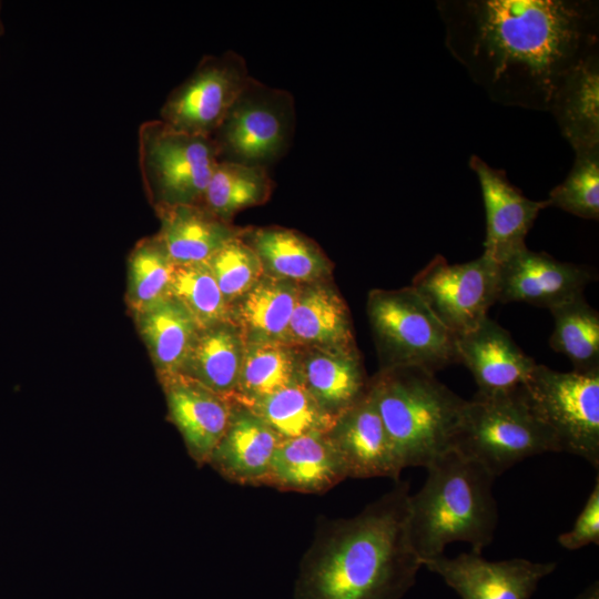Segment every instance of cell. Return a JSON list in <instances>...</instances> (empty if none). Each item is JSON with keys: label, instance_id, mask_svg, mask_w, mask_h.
Segmentation results:
<instances>
[{"label": "cell", "instance_id": "cell-1", "mask_svg": "<svg viewBox=\"0 0 599 599\" xmlns=\"http://www.w3.org/2000/svg\"><path fill=\"white\" fill-rule=\"evenodd\" d=\"M444 42L496 103L547 112L562 77L599 51L595 0H437Z\"/></svg>", "mask_w": 599, "mask_h": 599}, {"label": "cell", "instance_id": "cell-2", "mask_svg": "<svg viewBox=\"0 0 599 599\" xmlns=\"http://www.w3.org/2000/svg\"><path fill=\"white\" fill-rule=\"evenodd\" d=\"M409 484L351 518L325 519L302 557L294 599H402L423 567L407 531Z\"/></svg>", "mask_w": 599, "mask_h": 599}, {"label": "cell", "instance_id": "cell-3", "mask_svg": "<svg viewBox=\"0 0 599 599\" xmlns=\"http://www.w3.org/2000/svg\"><path fill=\"white\" fill-rule=\"evenodd\" d=\"M427 477L409 495L407 531L409 542L424 561L444 555L447 545L461 541L481 554L497 527L493 495L495 477L479 464L451 449L427 467Z\"/></svg>", "mask_w": 599, "mask_h": 599}, {"label": "cell", "instance_id": "cell-4", "mask_svg": "<svg viewBox=\"0 0 599 599\" xmlns=\"http://www.w3.org/2000/svg\"><path fill=\"white\" fill-rule=\"evenodd\" d=\"M370 389L404 468H426L454 448L466 400L435 374L419 367L383 369Z\"/></svg>", "mask_w": 599, "mask_h": 599}, {"label": "cell", "instance_id": "cell-5", "mask_svg": "<svg viewBox=\"0 0 599 599\" xmlns=\"http://www.w3.org/2000/svg\"><path fill=\"white\" fill-rule=\"evenodd\" d=\"M454 450L479 464L495 478L519 461L560 453L552 432L532 409L524 386L466 400Z\"/></svg>", "mask_w": 599, "mask_h": 599}, {"label": "cell", "instance_id": "cell-6", "mask_svg": "<svg viewBox=\"0 0 599 599\" xmlns=\"http://www.w3.org/2000/svg\"><path fill=\"white\" fill-rule=\"evenodd\" d=\"M138 143L142 182L154 209L202 204L220 162L212 138L176 130L160 119L141 124Z\"/></svg>", "mask_w": 599, "mask_h": 599}, {"label": "cell", "instance_id": "cell-7", "mask_svg": "<svg viewBox=\"0 0 599 599\" xmlns=\"http://www.w3.org/2000/svg\"><path fill=\"white\" fill-rule=\"evenodd\" d=\"M367 311L387 358L385 369L419 367L435 374L459 362L456 336L412 287L373 291Z\"/></svg>", "mask_w": 599, "mask_h": 599}, {"label": "cell", "instance_id": "cell-8", "mask_svg": "<svg viewBox=\"0 0 599 599\" xmlns=\"http://www.w3.org/2000/svg\"><path fill=\"white\" fill-rule=\"evenodd\" d=\"M295 120L291 92L250 75L212 136L220 161L267 167L291 145Z\"/></svg>", "mask_w": 599, "mask_h": 599}, {"label": "cell", "instance_id": "cell-9", "mask_svg": "<svg viewBox=\"0 0 599 599\" xmlns=\"http://www.w3.org/2000/svg\"><path fill=\"white\" fill-rule=\"evenodd\" d=\"M524 388L560 451L579 456L598 469L599 372L561 373L537 364Z\"/></svg>", "mask_w": 599, "mask_h": 599}, {"label": "cell", "instance_id": "cell-10", "mask_svg": "<svg viewBox=\"0 0 599 599\" xmlns=\"http://www.w3.org/2000/svg\"><path fill=\"white\" fill-rule=\"evenodd\" d=\"M410 287L459 336L475 329L497 302L498 264L485 254L460 264L436 255L414 277Z\"/></svg>", "mask_w": 599, "mask_h": 599}, {"label": "cell", "instance_id": "cell-11", "mask_svg": "<svg viewBox=\"0 0 599 599\" xmlns=\"http://www.w3.org/2000/svg\"><path fill=\"white\" fill-rule=\"evenodd\" d=\"M248 78L246 61L238 53L206 55L167 95L161 120L176 130L212 138Z\"/></svg>", "mask_w": 599, "mask_h": 599}, {"label": "cell", "instance_id": "cell-12", "mask_svg": "<svg viewBox=\"0 0 599 599\" xmlns=\"http://www.w3.org/2000/svg\"><path fill=\"white\" fill-rule=\"evenodd\" d=\"M555 562L524 558L488 561L481 554L441 555L423 567L437 573L460 599H530L539 582L556 569Z\"/></svg>", "mask_w": 599, "mask_h": 599}, {"label": "cell", "instance_id": "cell-13", "mask_svg": "<svg viewBox=\"0 0 599 599\" xmlns=\"http://www.w3.org/2000/svg\"><path fill=\"white\" fill-rule=\"evenodd\" d=\"M469 167L476 174L486 212V238L483 254L497 264L526 248V236L547 200L528 199L507 177L478 155H470Z\"/></svg>", "mask_w": 599, "mask_h": 599}, {"label": "cell", "instance_id": "cell-14", "mask_svg": "<svg viewBox=\"0 0 599 599\" xmlns=\"http://www.w3.org/2000/svg\"><path fill=\"white\" fill-rule=\"evenodd\" d=\"M591 281L586 267L526 247L498 264L497 302H524L550 309L583 295Z\"/></svg>", "mask_w": 599, "mask_h": 599}, {"label": "cell", "instance_id": "cell-15", "mask_svg": "<svg viewBox=\"0 0 599 599\" xmlns=\"http://www.w3.org/2000/svg\"><path fill=\"white\" fill-rule=\"evenodd\" d=\"M328 435L341 454L348 478L398 480L404 469L378 413L373 392L336 419Z\"/></svg>", "mask_w": 599, "mask_h": 599}, {"label": "cell", "instance_id": "cell-16", "mask_svg": "<svg viewBox=\"0 0 599 599\" xmlns=\"http://www.w3.org/2000/svg\"><path fill=\"white\" fill-rule=\"evenodd\" d=\"M459 362L473 374L478 394L494 395L526 384L536 363L510 334L488 316L473 331L456 336Z\"/></svg>", "mask_w": 599, "mask_h": 599}, {"label": "cell", "instance_id": "cell-17", "mask_svg": "<svg viewBox=\"0 0 599 599\" xmlns=\"http://www.w3.org/2000/svg\"><path fill=\"white\" fill-rule=\"evenodd\" d=\"M169 418L179 429L191 458L203 466L223 437L234 408L233 398L177 375L161 383Z\"/></svg>", "mask_w": 599, "mask_h": 599}, {"label": "cell", "instance_id": "cell-18", "mask_svg": "<svg viewBox=\"0 0 599 599\" xmlns=\"http://www.w3.org/2000/svg\"><path fill=\"white\" fill-rule=\"evenodd\" d=\"M348 478L328 433L281 440L264 483L283 491L321 494Z\"/></svg>", "mask_w": 599, "mask_h": 599}, {"label": "cell", "instance_id": "cell-19", "mask_svg": "<svg viewBox=\"0 0 599 599\" xmlns=\"http://www.w3.org/2000/svg\"><path fill=\"white\" fill-rule=\"evenodd\" d=\"M280 443L263 419L234 400L230 424L207 464L232 483L263 486Z\"/></svg>", "mask_w": 599, "mask_h": 599}, {"label": "cell", "instance_id": "cell-20", "mask_svg": "<svg viewBox=\"0 0 599 599\" xmlns=\"http://www.w3.org/2000/svg\"><path fill=\"white\" fill-rule=\"evenodd\" d=\"M547 112L575 154L599 151V51L562 77Z\"/></svg>", "mask_w": 599, "mask_h": 599}, {"label": "cell", "instance_id": "cell-21", "mask_svg": "<svg viewBox=\"0 0 599 599\" xmlns=\"http://www.w3.org/2000/svg\"><path fill=\"white\" fill-rule=\"evenodd\" d=\"M155 212L161 221L156 236L174 265L206 263L226 242L244 231L202 204L163 206Z\"/></svg>", "mask_w": 599, "mask_h": 599}, {"label": "cell", "instance_id": "cell-22", "mask_svg": "<svg viewBox=\"0 0 599 599\" xmlns=\"http://www.w3.org/2000/svg\"><path fill=\"white\" fill-rule=\"evenodd\" d=\"M298 378L318 404L338 418L369 390L355 349L309 348Z\"/></svg>", "mask_w": 599, "mask_h": 599}, {"label": "cell", "instance_id": "cell-23", "mask_svg": "<svg viewBox=\"0 0 599 599\" xmlns=\"http://www.w3.org/2000/svg\"><path fill=\"white\" fill-rule=\"evenodd\" d=\"M132 315L160 382L180 375L200 329L191 314L167 295Z\"/></svg>", "mask_w": 599, "mask_h": 599}, {"label": "cell", "instance_id": "cell-24", "mask_svg": "<svg viewBox=\"0 0 599 599\" xmlns=\"http://www.w3.org/2000/svg\"><path fill=\"white\" fill-rule=\"evenodd\" d=\"M302 287L293 282L265 275L231 306V322L244 344L278 342L287 344L291 317Z\"/></svg>", "mask_w": 599, "mask_h": 599}, {"label": "cell", "instance_id": "cell-25", "mask_svg": "<svg viewBox=\"0 0 599 599\" xmlns=\"http://www.w3.org/2000/svg\"><path fill=\"white\" fill-rule=\"evenodd\" d=\"M287 344L355 349L347 307L333 288L313 284L301 290L288 326Z\"/></svg>", "mask_w": 599, "mask_h": 599}, {"label": "cell", "instance_id": "cell-26", "mask_svg": "<svg viewBox=\"0 0 599 599\" xmlns=\"http://www.w3.org/2000/svg\"><path fill=\"white\" fill-rule=\"evenodd\" d=\"M244 341L231 322L199 329L181 370V376L222 396L237 390Z\"/></svg>", "mask_w": 599, "mask_h": 599}, {"label": "cell", "instance_id": "cell-27", "mask_svg": "<svg viewBox=\"0 0 599 599\" xmlns=\"http://www.w3.org/2000/svg\"><path fill=\"white\" fill-rule=\"evenodd\" d=\"M242 240L257 254L268 275L293 283H314L329 271L319 247L306 236L282 227L244 230Z\"/></svg>", "mask_w": 599, "mask_h": 599}, {"label": "cell", "instance_id": "cell-28", "mask_svg": "<svg viewBox=\"0 0 599 599\" xmlns=\"http://www.w3.org/2000/svg\"><path fill=\"white\" fill-rule=\"evenodd\" d=\"M281 438L328 433L336 417L325 410L301 380L246 405Z\"/></svg>", "mask_w": 599, "mask_h": 599}, {"label": "cell", "instance_id": "cell-29", "mask_svg": "<svg viewBox=\"0 0 599 599\" xmlns=\"http://www.w3.org/2000/svg\"><path fill=\"white\" fill-rule=\"evenodd\" d=\"M298 379L297 357L288 344L245 343L237 390L233 399L246 406Z\"/></svg>", "mask_w": 599, "mask_h": 599}, {"label": "cell", "instance_id": "cell-30", "mask_svg": "<svg viewBox=\"0 0 599 599\" xmlns=\"http://www.w3.org/2000/svg\"><path fill=\"white\" fill-rule=\"evenodd\" d=\"M272 189L267 167L220 161L209 181L202 205L229 222L237 211L265 203Z\"/></svg>", "mask_w": 599, "mask_h": 599}, {"label": "cell", "instance_id": "cell-31", "mask_svg": "<svg viewBox=\"0 0 599 599\" xmlns=\"http://www.w3.org/2000/svg\"><path fill=\"white\" fill-rule=\"evenodd\" d=\"M555 327L550 347L567 356L577 373L599 372V314L579 295L549 309Z\"/></svg>", "mask_w": 599, "mask_h": 599}, {"label": "cell", "instance_id": "cell-32", "mask_svg": "<svg viewBox=\"0 0 599 599\" xmlns=\"http://www.w3.org/2000/svg\"><path fill=\"white\" fill-rule=\"evenodd\" d=\"M174 264L158 236L139 241L128 260L126 303L140 312L169 295Z\"/></svg>", "mask_w": 599, "mask_h": 599}, {"label": "cell", "instance_id": "cell-33", "mask_svg": "<svg viewBox=\"0 0 599 599\" xmlns=\"http://www.w3.org/2000/svg\"><path fill=\"white\" fill-rule=\"evenodd\" d=\"M169 295L186 308L200 329L231 322V308L205 263L174 265Z\"/></svg>", "mask_w": 599, "mask_h": 599}, {"label": "cell", "instance_id": "cell-34", "mask_svg": "<svg viewBox=\"0 0 599 599\" xmlns=\"http://www.w3.org/2000/svg\"><path fill=\"white\" fill-rule=\"evenodd\" d=\"M205 264L230 308L264 276L257 254L241 236L226 242Z\"/></svg>", "mask_w": 599, "mask_h": 599}, {"label": "cell", "instance_id": "cell-35", "mask_svg": "<svg viewBox=\"0 0 599 599\" xmlns=\"http://www.w3.org/2000/svg\"><path fill=\"white\" fill-rule=\"evenodd\" d=\"M549 206L586 220L599 219V151L575 154L567 177L546 199Z\"/></svg>", "mask_w": 599, "mask_h": 599}, {"label": "cell", "instance_id": "cell-36", "mask_svg": "<svg viewBox=\"0 0 599 599\" xmlns=\"http://www.w3.org/2000/svg\"><path fill=\"white\" fill-rule=\"evenodd\" d=\"M561 547L577 550L590 544H599V476L577 517L573 527L558 537Z\"/></svg>", "mask_w": 599, "mask_h": 599}, {"label": "cell", "instance_id": "cell-37", "mask_svg": "<svg viewBox=\"0 0 599 599\" xmlns=\"http://www.w3.org/2000/svg\"><path fill=\"white\" fill-rule=\"evenodd\" d=\"M576 599H599V583L598 581L592 582L587 588H585Z\"/></svg>", "mask_w": 599, "mask_h": 599}, {"label": "cell", "instance_id": "cell-38", "mask_svg": "<svg viewBox=\"0 0 599 599\" xmlns=\"http://www.w3.org/2000/svg\"><path fill=\"white\" fill-rule=\"evenodd\" d=\"M0 11H1V2H0ZM4 32V27L0 18V35Z\"/></svg>", "mask_w": 599, "mask_h": 599}]
</instances>
